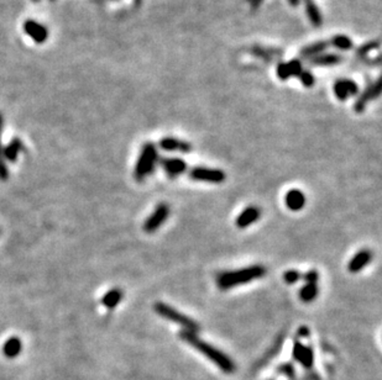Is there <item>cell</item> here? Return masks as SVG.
<instances>
[{"label": "cell", "instance_id": "6da1fadb", "mask_svg": "<svg viewBox=\"0 0 382 380\" xmlns=\"http://www.w3.org/2000/svg\"><path fill=\"white\" fill-rule=\"evenodd\" d=\"M179 337H181V340L184 341L185 343H188L189 346H192L193 348L197 349L198 352H201L202 354L206 355L211 362L217 364L222 371H224L226 374H231L235 371V363H234L225 353H223L219 349L215 348L214 346L201 340L197 336V333L182 330L181 332H179Z\"/></svg>", "mask_w": 382, "mask_h": 380}, {"label": "cell", "instance_id": "7a4b0ae2", "mask_svg": "<svg viewBox=\"0 0 382 380\" xmlns=\"http://www.w3.org/2000/svg\"><path fill=\"white\" fill-rule=\"evenodd\" d=\"M265 275H266V268L261 264H253V266L241 268V269L219 273L217 275V284L220 290H229L235 286L263 278Z\"/></svg>", "mask_w": 382, "mask_h": 380}, {"label": "cell", "instance_id": "3957f363", "mask_svg": "<svg viewBox=\"0 0 382 380\" xmlns=\"http://www.w3.org/2000/svg\"><path fill=\"white\" fill-rule=\"evenodd\" d=\"M158 162V153L152 142H147L141 148L140 156H139L138 163L134 171V177L138 182H143L147 177L154 173L155 168Z\"/></svg>", "mask_w": 382, "mask_h": 380}, {"label": "cell", "instance_id": "277c9868", "mask_svg": "<svg viewBox=\"0 0 382 380\" xmlns=\"http://www.w3.org/2000/svg\"><path fill=\"white\" fill-rule=\"evenodd\" d=\"M154 309L157 315L168 320V321L179 325V326L183 327L184 331L197 333L198 331L201 330V327H199V325L195 320L183 315V314L179 313L178 310H176V309L172 308L170 305L165 304V302H156V304L154 305Z\"/></svg>", "mask_w": 382, "mask_h": 380}, {"label": "cell", "instance_id": "5b68a950", "mask_svg": "<svg viewBox=\"0 0 382 380\" xmlns=\"http://www.w3.org/2000/svg\"><path fill=\"white\" fill-rule=\"evenodd\" d=\"M189 178L197 182H207L213 184H220L226 179V174L222 169L208 168V167H195L190 169Z\"/></svg>", "mask_w": 382, "mask_h": 380}, {"label": "cell", "instance_id": "8992f818", "mask_svg": "<svg viewBox=\"0 0 382 380\" xmlns=\"http://www.w3.org/2000/svg\"><path fill=\"white\" fill-rule=\"evenodd\" d=\"M168 215H170V206L166 203L158 204L154 212L147 217L145 223H144V230L147 234H152L167 220Z\"/></svg>", "mask_w": 382, "mask_h": 380}, {"label": "cell", "instance_id": "52a82bcc", "mask_svg": "<svg viewBox=\"0 0 382 380\" xmlns=\"http://www.w3.org/2000/svg\"><path fill=\"white\" fill-rule=\"evenodd\" d=\"M380 93H381V83H380V79H377V81L370 83L369 86L366 87V89H365L364 92L360 94V97L357 98L355 105H354V109H355L356 113H362V111L365 110V108H366L367 104H369V102L380 97Z\"/></svg>", "mask_w": 382, "mask_h": 380}, {"label": "cell", "instance_id": "ba28073f", "mask_svg": "<svg viewBox=\"0 0 382 380\" xmlns=\"http://www.w3.org/2000/svg\"><path fill=\"white\" fill-rule=\"evenodd\" d=\"M160 165L170 178H177L187 171V163L181 158H161Z\"/></svg>", "mask_w": 382, "mask_h": 380}, {"label": "cell", "instance_id": "9c48e42d", "mask_svg": "<svg viewBox=\"0 0 382 380\" xmlns=\"http://www.w3.org/2000/svg\"><path fill=\"white\" fill-rule=\"evenodd\" d=\"M293 358L297 362L301 363L305 368H310L313 365V360H314V353L310 347L303 346L299 341H296L293 346Z\"/></svg>", "mask_w": 382, "mask_h": 380}, {"label": "cell", "instance_id": "30bf717a", "mask_svg": "<svg viewBox=\"0 0 382 380\" xmlns=\"http://www.w3.org/2000/svg\"><path fill=\"white\" fill-rule=\"evenodd\" d=\"M359 92V87L351 79H340L334 84L335 97L339 100H346L349 97L356 95Z\"/></svg>", "mask_w": 382, "mask_h": 380}, {"label": "cell", "instance_id": "8fae6325", "mask_svg": "<svg viewBox=\"0 0 382 380\" xmlns=\"http://www.w3.org/2000/svg\"><path fill=\"white\" fill-rule=\"evenodd\" d=\"M24 31L36 43L45 42L48 38V30L34 20H26L24 23Z\"/></svg>", "mask_w": 382, "mask_h": 380}, {"label": "cell", "instance_id": "7c38bea8", "mask_svg": "<svg viewBox=\"0 0 382 380\" xmlns=\"http://www.w3.org/2000/svg\"><path fill=\"white\" fill-rule=\"evenodd\" d=\"M160 147L168 152L179 151L182 153H189L190 151H192V144H190L189 142L181 141V139L174 138V137L161 138Z\"/></svg>", "mask_w": 382, "mask_h": 380}, {"label": "cell", "instance_id": "4fadbf2b", "mask_svg": "<svg viewBox=\"0 0 382 380\" xmlns=\"http://www.w3.org/2000/svg\"><path fill=\"white\" fill-rule=\"evenodd\" d=\"M372 258V253L370 252V250H361L359 251L355 256L351 258V261L349 262L348 269L350 273H359L364 269L365 267L371 262Z\"/></svg>", "mask_w": 382, "mask_h": 380}, {"label": "cell", "instance_id": "5bb4252c", "mask_svg": "<svg viewBox=\"0 0 382 380\" xmlns=\"http://www.w3.org/2000/svg\"><path fill=\"white\" fill-rule=\"evenodd\" d=\"M303 70L302 63L299 59H292L286 63H280L277 67V75L278 78L286 81V79L291 78L293 75H299V73Z\"/></svg>", "mask_w": 382, "mask_h": 380}, {"label": "cell", "instance_id": "9a60e30c", "mask_svg": "<svg viewBox=\"0 0 382 380\" xmlns=\"http://www.w3.org/2000/svg\"><path fill=\"white\" fill-rule=\"evenodd\" d=\"M261 215V210L258 206H249L241 211V214L237 216L236 226L239 229H246L253 222L259 220Z\"/></svg>", "mask_w": 382, "mask_h": 380}, {"label": "cell", "instance_id": "2e32d148", "mask_svg": "<svg viewBox=\"0 0 382 380\" xmlns=\"http://www.w3.org/2000/svg\"><path fill=\"white\" fill-rule=\"evenodd\" d=\"M286 205L292 211H299L305 205V195L299 189H291L286 194Z\"/></svg>", "mask_w": 382, "mask_h": 380}, {"label": "cell", "instance_id": "e0dca14e", "mask_svg": "<svg viewBox=\"0 0 382 380\" xmlns=\"http://www.w3.org/2000/svg\"><path fill=\"white\" fill-rule=\"evenodd\" d=\"M343 57L338 53H321L310 58V65L314 67H330L342 63Z\"/></svg>", "mask_w": 382, "mask_h": 380}, {"label": "cell", "instance_id": "ac0fdd59", "mask_svg": "<svg viewBox=\"0 0 382 380\" xmlns=\"http://www.w3.org/2000/svg\"><path fill=\"white\" fill-rule=\"evenodd\" d=\"M330 46L329 40L326 41H316L314 43H310V45L305 46L303 50L301 51V57L302 58H313V57L318 56V54L323 53Z\"/></svg>", "mask_w": 382, "mask_h": 380}, {"label": "cell", "instance_id": "d6986e66", "mask_svg": "<svg viewBox=\"0 0 382 380\" xmlns=\"http://www.w3.org/2000/svg\"><path fill=\"white\" fill-rule=\"evenodd\" d=\"M303 3L305 4V10H307V15L308 18H309L310 23L315 27L321 26L323 19H322L321 12H319L314 0H303Z\"/></svg>", "mask_w": 382, "mask_h": 380}, {"label": "cell", "instance_id": "ffe728a7", "mask_svg": "<svg viewBox=\"0 0 382 380\" xmlns=\"http://www.w3.org/2000/svg\"><path fill=\"white\" fill-rule=\"evenodd\" d=\"M251 52H252L253 56L260 57V58L266 59V61H272V59L277 58L282 54V52L277 50V48L263 47V46H255V47H252Z\"/></svg>", "mask_w": 382, "mask_h": 380}, {"label": "cell", "instance_id": "44dd1931", "mask_svg": "<svg viewBox=\"0 0 382 380\" xmlns=\"http://www.w3.org/2000/svg\"><path fill=\"white\" fill-rule=\"evenodd\" d=\"M318 285L316 284L307 283L304 286H302V289L299 290V299L303 302H312L313 300H315V297L318 296Z\"/></svg>", "mask_w": 382, "mask_h": 380}, {"label": "cell", "instance_id": "7402d4cb", "mask_svg": "<svg viewBox=\"0 0 382 380\" xmlns=\"http://www.w3.org/2000/svg\"><path fill=\"white\" fill-rule=\"evenodd\" d=\"M122 299V291L120 289H111L110 291H108L103 296V305L106 306L108 309L115 308L116 305H119V302Z\"/></svg>", "mask_w": 382, "mask_h": 380}, {"label": "cell", "instance_id": "603a6c76", "mask_svg": "<svg viewBox=\"0 0 382 380\" xmlns=\"http://www.w3.org/2000/svg\"><path fill=\"white\" fill-rule=\"evenodd\" d=\"M329 42L330 46H334L338 50L348 51L353 48V41L348 36H345V35H337V36L330 38Z\"/></svg>", "mask_w": 382, "mask_h": 380}, {"label": "cell", "instance_id": "cb8c5ba5", "mask_svg": "<svg viewBox=\"0 0 382 380\" xmlns=\"http://www.w3.org/2000/svg\"><path fill=\"white\" fill-rule=\"evenodd\" d=\"M21 351V342L18 337H12L4 344V353L9 358L16 357Z\"/></svg>", "mask_w": 382, "mask_h": 380}, {"label": "cell", "instance_id": "d4e9b609", "mask_svg": "<svg viewBox=\"0 0 382 380\" xmlns=\"http://www.w3.org/2000/svg\"><path fill=\"white\" fill-rule=\"evenodd\" d=\"M20 149H23V144H21L20 139H14V141H12V143L5 148L4 156L9 161H15L19 152H20Z\"/></svg>", "mask_w": 382, "mask_h": 380}, {"label": "cell", "instance_id": "484cf974", "mask_svg": "<svg viewBox=\"0 0 382 380\" xmlns=\"http://www.w3.org/2000/svg\"><path fill=\"white\" fill-rule=\"evenodd\" d=\"M376 48H378V41H372V42H367L365 43V45H362L361 47H359V50H357L356 54L359 58H364L366 54H369L371 51L376 50Z\"/></svg>", "mask_w": 382, "mask_h": 380}, {"label": "cell", "instance_id": "4316f807", "mask_svg": "<svg viewBox=\"0 0 382 380\" xmlns=\"http://www.w3.org/2000/svg\"><path fill=\"white\" fill-rule=\"evenodd\" d=\"M301 273L296 269H290L283 274V279H285V281L287 284H296L301 279Z\"/></svg>", "mask_w": 382, "mask_h": 380}, {"label": "cell", "instance_id": "83f0119b", "mask_svg": "<svg viewBox=\"0 0 382 380\" xmlns=\"http://www.w3.org/2000/svg\"><path fill=\"white\" fill-rule=\"evenodd\" d=\"M298 77L299 79H301L302 84H303L304 87H307V88L313 87V84H314V75H313L309 70H302Z\"/></svg>", "mask_w": 382, "mask_h": 380}, {"label": "cell", "instance_id": "f1b7e54d", "mask_svg": "<svg viewBox=\"0 0 382 380\" xmlns=\"http://www.w3.org/2000/svg\"><path fill=\"white\" fill-rule=\"evenodd\" d=\"M303 278L307 283L316 284V281H318V279H319V274L315 269H310L305 273V274L303 275Z\"/></svg>", "mask_w": 382, "mask_h": 380}, {"label": "cell", "instance_id": "f546056e", "mask_svg": "<svg viewBox=\"0 0 382 380\" xmlns=\"http://www.w3.org/2000/svg\"><path fill=\"white\" fill-rule=\"evenodd\" d=\"M2 126H3V117H2V115H0V131H2ZM7 177H8V168H7V166L4 165V162H3L2 148H0V178L5 179Z\"/></svg>", "mask_w": 382, "mask_h": 380}, {"label": "cell", "instance_id": "4dcf8cb0", "mask_svg": "<svg viewBox=\"0 0 382 380\" xmlns=\"http://www.w3.org/2000/svg\"><path fill=\"white\" fill-rule=\"evenodd\" d=\"M298 336L299 337H308V336H309V330H308V327H305V326L299 327Z\"/></svg>", "mask_w": 382, "mask_h": 380}, {"label": "cell", "instance_id": "1f68e13d", "mask_svg": "<svg viewBox=\"0 0 382 380\" xmlns=\"http://www.w3.org/2000/svg\"><path fill=\"white\" fill-rule=\"evenodd\" d=\"M263 2L264 0H249V4H250L251 9H258Z\"/></svg>", "mask_w": 382, "mask_h": 380}, {"label": "cell", "instance_id": "d6a6232c", "mask_svg": "<svg viewBox=\"0 0 382 380\" xmlns=\"http://www.w3.org/2000/svg\"><path fill=\"white\" fill-rule=\"evenodd\" d=\"M299 2H301V0H288V3H290L292 7H298Z\"/></svg>", "mask_w": 382, "mask_h": 380}, {"label": "cell", "instance_id": "836d02e7", "mask_svg": "<svg viewBox=\"0 0 382 380\" xmlns=\"http://www.w3.org/2000/svg\"><path fill=\"white\" fill-rule=\"evenodd\" d=\"M35 2H36V0H35Z\"/></svg>", "mask_w": 382, "mask_h": 380}]
</instances>
